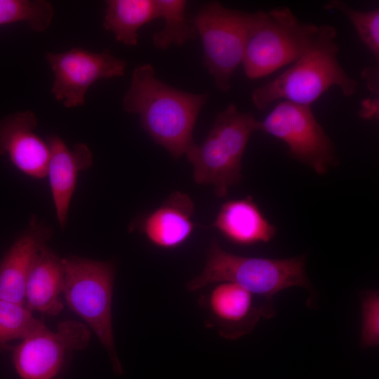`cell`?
Returning a JSON list of instances; mask_svg holds the SVG:
<instances>
[{
    "label": "cell",
    "mask_w": 379,
    "mask_h": 379,
    "mask_svg": "<svg viewBox=\"0 0 379 379\" xmlns=\"http://www.w3.org/2000/svg\"><path fill=\"white\" fill-rule=\"evenodd\" d=\"M194 205L190 197L176 191L159 207L145 215L138 228L154 246L173 249L186 242L195 225Z\"/></svg>",
    "instance_id": "9a60e30c"
},
{
    "label": "cell",
    "mask_w": 379,
    "mask_h": 379,
    "mask_svg": "<svg viewBox=\"0 0 379 379\" xmlns=\"http://www.w3.org/2000/svg\"><path fill=\"white\" fill-rule=\"evenodd\" d=\"M260 121L239 111L231 103L216 116L203 142L185 154L193 166L197 184L211 185L218 197L241 182V160L251 135L259 131Z\"/></svg>",
    "instance_id": "5b68a950"
},
{
    "label": "cell",
    "mask_w": 379,
    "mask_h": 379,
    "mask_svg": "<svg viewBox=\"0 0 379 379\" xmlns=\"http://www.w3.org/2000/svg\"><path fill=\"white\" fill-rule=\"evenodd\" d=\"M247 14L212 1L205 4L191 21L202 41L204 63L215 87L223 93L230 89L232 76L242 64Z\"/></svg>",
    "instance_id": "52a82bcc"
},
{
    "label": "cell",
    "mask_w": 379,
    "mask_h": 379,
    "mask_svg": "<svg viewBox=\"0 0 379 379\" xmlns=\"http://www.w3.org/2000/svg\"><path fill=\"white\" fill-rule=\"evenodd\" d=\"M319 26L302 22L288 7L247 14L242 65L250 79L265 77L297 61L313 44Z\"/></svg>",
    "instance_id": "277c9868"
},
{
    "label": "cell",
    "mask_w": 379,
    "mask_h": 379,
    "mask_svg": "<svg viewBox=\"0 0 379 379\" xmlns=\"http://www.w3.org/2000/svg\"><path fill=\"white\" fill-rule=\"evenodd\" d=\"M45 328L24 304L0 299V350L11 349L8 342L22 340Z\"/></svg>",
    "instance_id": "ffe728a7"
},
{
    "label": "cell",
    "mask_w": 379,
    "mask_h": 379,
    "mask_svg": "<svg viewBox=\"0 0 379 379\" xmlns=\"http://www.w3.org/2000/svg\"><path fill=\"white\" fill-rule=\"evenodd\" d=\"M336 37L334 27L319 25L313 44L297 61L253 91L255 107L264 110L279 100L311 106L333 86L338 87L345 97L354 95L358 83L347 74L338 60L340 47Z\"/></svg>",
    "instance_id": "7a4b0ae2"
},
{
    "label": "cell",
    "mask_w": 379,
    "mask_h": 379,
    "mask_svg": "<svg viewBox=\"0 0 379 379\" xmlns=\"http://www.w3.org/2000/svg\"><path fill=\"white\" fill-rule=\"evenodd\" d=\"M359 117L364 120H378L379 117V98L364 100L359 111Z\"/></svg>",
    "instance_id": "cb8c5ba5"
},
{
    "label": "cell",
    "mask_w": 379,
    "mask_h": 379,
    "mask_svg": "<svg viewBox=\"0 0 379 379\" xmlns=\"http://www.w3.org/2000/svg\"><path fill=\"white\" fill-rule=\"evenodd\" d=\"M361 305L360 347L368 349L379 344V292L364 290L359 293Z\"/></svg>",
    "instance_id": "603a6c76"
},
{
    "label": "cell",
    "mask_w": 379,
    "mask_h": 379,
    "mask_svg": "<svg viewBox=\"0 0 379 379\" xmlns=\"http://www.w3.org/2000/svg\"><path fill=\"white\" fill-rule=\"evenodd\" d=\"M361 77L366 81L367 88L370 91L378 97L379 93V69L377 65L365 68Z\"/></svg>",
    "instance_id": "d4e9b609"
},
{
    "label": "cell",
    "mask_w": 379,
    "mask_h": 379,
    "mask_svg": "<svg viewBox=\"0 0 379 379\" xmlns=\"http://www.w3.org/2000/svg\"><path fill=\"white\" fill-rule=\"evenodd\" d=\"M157 18L154 0H109L106 1L102 26L117 41L135 46L139 29Z\"/></svg>",
    "instance_id": "ac0fdd59"
},
{
    "label": "cell",
    "mask_w": 379,
    "mask_h": 379,
    "mask_svg": "<svg viewBox=\"0 0 379 379\" xmlns=\"http://www.w3.org/2000/svg\"><path fill=\"white\" fill-rule=\"evenodd\" d=\"M324 8L343 14L356 30L360 41L369 50L375 60H379V9L359 11L342 0L327 1Z\"/></svg>",
    "instance_id": "7402d4cb"
},
{
    "label": "cell",
    "mask_w": 379,
    "mask_h": 379,
    "mask_svg": "<svg viewBox=\"0 0 379 379\" xmlns=\"http://www.w3.org/2000/svg\"><path fill=\"white\" fill-rule=\"evenodd\" d=\"M37 119L29 110L18 112L0 121V155L7 156L21 172L36 179L44 178L50 148L34 131Z\"/></svg>",
    "instance_id": "7c38bea8"
},
{
    "label": "cell",
    "mask_w": 379,
    "mask_h": 379,
    "mask_svg": "<svg viewBox=\"0 0 379 379\" xmlns=\"http://www.w3.org/2000/svg\"><path fill=\"white\" fill-rule=\"evenodd\" d=\"M54 74L51 93L67 108L83 105L88 88L101 79L122 77L126 62L107 50L93 53L74 48L62 53H47Z\"/></svg>",
    "instance_id": "30bf717a"
},
{
    "label": "cell",
    "mask_w": 379,
    "mask_h": 379,
    "mask_svg": "<svg viewBox=\"0 0 379 379\" xmlns=\"http://www.w3.org/2000/svg\"><path fill=\"white\" fill-rule=\"evenodd\" d=\"M259 131L283 141L293 158L319 175L338 162L334 145L311 106L281 101L260 121Z\"/></svg>",
    "instance_id": "ba28073f"
},
{
    "label": "cell",
    "mask_w": 379,
    "mask_h": 379,
    "mask_svg": "<svg viewBox=\"0 0 379 379\" xmlns=\"http://www.w3.org/2000/svg\"><path fill=\"white\" fill-rule=\"evenodd\" d=\"M52 229L32 217L29 226L0 262V299L25 305L28 276Z\"/></svg>",
    "instance_id": "4fadbf2b"
},
{
    "label": "cell",
    "mask_w": 379,
    "mask_h": 379,
    "mask_svg": "<svg viewBox=\"0 0 379 379\" xmlns=\"http://www.w3.org/2000/svg\"><path fill=\"white\" fill-rule=\"evenodd\" d=\"M213 285L201 302L209 314L208 325L216 328L225 339L244 336L261 318L275 314L273 303L258 301V297L235 283L220 281Z\"/></svg>",
    "instance_id": "8fae6325"
},
{
    "label": "cell",
    "mask_w": 379,
    "mask_h": 379,
    "mask_svg": "<svg viewBox=\"0 0 379 379\" xmlns=\"http://www.w3.org/2000/svg\"><path fill=\"white\" fill-rule=\"evenodd\" d=\"M62 294L67 305L94 332L107 352L114 372L122 374L112 328L113 263L78 256L62 258Z\"/></svg>",
    "instance_id": "8992f818"
},
{
    "label": "cell",
    "mask_w": 379,
    "mask_h": 379,
    "mask_svg": "<svg viewBox=\"0 0 379 379\" xmlns=\"http://www.w3.org/2000/svg\"><path fill=\"white\" fill-rule=\"evenodd\" d=\"M91 333L88 326L73 319L61 321L55 331L47 327L13 350V363L21 379H52L67 353L86 348Z\"/></svg>",
    "instance_id": "9c48e42d"
},
{
    "label": "cell",
    "mask_w": 379,
    "mask_h": 379,
    "mask_svg": "<svg viewBox=\"0 0 379 379\" xmlns=\"http://www.w3.org/2000/svg\"><path fill=\"white\" fill-rule=\"evenodd\" d=\"M220 281L235 283L271 303L274 295L286 288L300 286L312 291L304 255L283 259L245 257L226 251L213 240L203 270L187 283L186 289L194 292Z\"/></svg>",
    "instance_id": "3957f363"
},
{
    "label": "cell",
    "mask_w": 379,
    "mask_h": 379,
    "mask_svg": "<svg viewBox=\"0 0 379 379\" xmlns=\"http://www.w3.org/2000/svg\"><path fill=\"white\" fill-rule=\"evenodd\" d=\"M208 99L172 87L155 76L153 66L142 64L133 70L123 98L124 109L140 117L141 127L152 139L178 159L195 144L193 131Z\"/></svg>",
    "instance_id": "6da1fadb"
},
{
    "label": "cell",
    "mask_w": 379,
    "mask_h": 379,
    "mask_svg": "<svg viewBox=\"0 0 379 379\" xmlns=\"http://www.w3.org/2000/svg\"><path fill=\"white\" fill-rule=\"evenodd\" d=\"M158 18L164 20V27L152 35L156 48L166 50L172 45L182 46L194 39L197 32L192 22L186 18L185 0H154Z\"/></svg>",
    "instance_id": "d6986e66"
},
{
    "label": "cell",
    "mask_w": 379,
    "mask_h": 379,
    "mask_svg": "<svg viewBox=\"0 0 379 379\" xmlns=\"http://www.w3.org/2000/svg\"><path fill=\"white\" fill-rule=\"evenodd\" d=\"M225 238L240 246L269 242L276 228L251 196L225 202L212 225Z\"/></svg>",
    "instance_id": "2e32d148"
},
{
    "label": "cell",
    "mask_w": 379,
    "mask_h": 379,
    "mask_svg": "<svg viewBox=\"0 0 379 379\" xmlns=\"http://www.w3.org/2000/svg\"><path fill=\"white\" fill-rule=\"evenodd\" d=\"M53 13L52 5L44 0H0V25L26 22L32 30L44 32Z\"/></svg>",
    "instance_id": "44dd1931"
},
{
    "label": "cell",
    "mask_w": 379,
    "mask_h": 379,
    "mask_svg": "<svg viewBox=\"0 0 379 379\" xmlns=\"http://www.w3.org/2000/svg\"><path fill=\"white\" fill-rule=\"evenodd\" d=\"M64 279L62 258L45 245L28 276L25 305L32 312L51 316L60 314L64 307L60 298Z\"/></svg>",
    "instance_id": "e0dca14e"
},
{
    "label": "cell",
    "mask_w": 379,
    "mask_h": 379,
    "mask_svg": "<svg viewBox=\"0 0 379 379\" xmlns=\"http://www.w3.org/2000/svg\"><path fill=\"white\" fill-rule=\"evenodd\" d=\"M50 157L46 176L48 178L58 223L64 228L74 192L78 173L93 164L92 153L84 143H77L69 149L57 135L48 139Z\"/></svg>",
    "instance_id": "5bb4252c"
}]
</instances>
